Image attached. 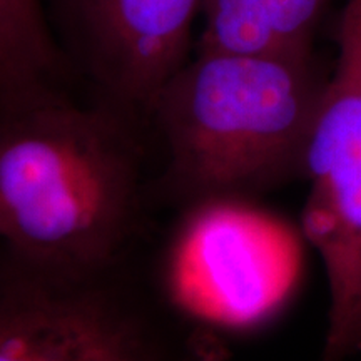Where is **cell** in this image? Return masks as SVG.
<instances>
[{
    "label": "cell",
    "instance_id": "1",
    "mask_svg": "<svg viewBox=\"0 0 361 361\" xmlns=\"http://www.w3.org/2000/svg\"><path fill=\"white\" fill-rule=\"evenodd\" d=\"M157 161L147 117L61 90L0 106L2 251L82 268L149 245Z\"/></svg>",
    "mask_w": 361,
    "mask_h": 361
},
{
    "label": "cell",
    "instance_id": "2",
    "mask_svg": "<svg viewBox=\"0 0 361 361\" xmlns=\"http://www.w3.org/2000/svg\"><path fill=\"white\" fill-rule=\"evenodd\" d=\"M329 74L316 52H194L149 109L157 206L206 209L303 178Z\"/></svg>",
    "mask_w": 361,
    "mask_h": 361
},
{
    "label": "cell",
    "instance_id": "3",
    "mask_svg": "<svg viewBox=\"0 0 361 361\" xmlns=\"http://www.w3.org/2000/svg\"><path fill=\"white\" fill-rule=\"evenodd\" d=\"M146 246L82 268L0 251V361H201L219 340L176 303Z\"/></svg>",
    "mask_w": 361,
    "mask_h": 361
},
{
    "label": "cell",
    "instance_id": "4",
    "mask_svg": "<svg viewBox=\"0 0 361 361\" xmlns=\"http://www.w3.org/2000/svg\"><path fill=\"white\" fill-rule=\"evenodd\" d=\"M336 45L303 161L301 229L329 293L322 361H346L361 341V0L343 6Z\"/></svg>",
    "mask_w": 361,
    "mask_h": 361
},
{
    "label": "cell",
    "instance_id": "5",
    "mask_svg": "<svg viewBox=\"0 0 361 361\" xmlns=\"http://www.w3.org/2000/svg\"><path fill=\"white\" fill-rule=\"evenodd\" d=\"M204 0H45L82 87L149 119L157 92L194 56Z\"/></svg>",
    "mask_w": 361,
    "mask_h": 361
},
{
    "label": "cell",
    "instance_id": "6",
    "mask_svg": "<svg viewBox=\"0 0 361 361\" xmlns=\"http://www.w3.org/2000/svg\"><path fill=\"white\" fill-rule=\"evenodd\" d=\"M331 0H204L194 52L286 56L314 52Z\"/></svg>",
    "mask_w": 361,
    "mask_h": 361
},
{
    "label": "cell",
    "instance_id": "7",
    "mask_svg": "<svg viewBox=\"0 0 361 361\" xmlns=\"http://www.w3.org/2000/svg\"><path fill=\"white\" fill-rule=\"evenodd\" d=\"M78 87L45 0H0V106Z\"/></svg>",
    "mask_w": 361,
    "mask_h": 361
},
{
    "label": "cell",
    "instance_id": "8",
    "mask_svg": "<svg viewBox=\"0 0 361 361\" xmlns=\"http://www.w3.org/2000/svg\"><path fill=\"white\" fill-rule=\"evenodd\" d=\"M224 355H218V356H207V358L201 360V361H223Z\"/></svg>",
    "mask_w": 361,
    "mask_h": 361
},
{
    "label": "cell",
    "instance_id": "9",
    "mask_svg": "<svg viewBox=\"0 0 361 361\" xmlns=\"http://www.w3.org/2000/svg\"><path fill=\"white\" fill-rule=\"evenodd\" d=\"M356 355H361V341H360V345H358V350H356Z\"/></svg>",
    "mask_w": 361,
    "mask_h": 361
}]
</instances>
